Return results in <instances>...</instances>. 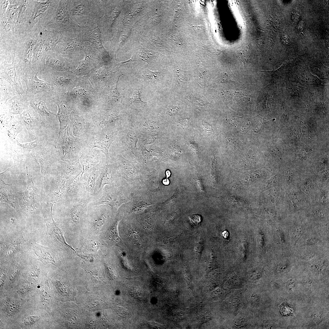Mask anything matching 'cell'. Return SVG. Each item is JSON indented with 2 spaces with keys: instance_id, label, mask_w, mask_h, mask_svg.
<instances>
[{
  "instance_id": "7402d4cb",
  "label": "cell",
  "mask_w": 329,
  "mask_h": 329,
  "mask_svg": "<svg viewBox=\"0 0 329 329\" xmlns=\"http://www.w3.org/2000/svg\"><path fill=\"white\" fill-rule=\"evenodd\" d=\"M111 179V176L108 172L107 167L105 172L100 175L98 179V190L102 191L105 185L110 183Z\"/></svg>"
},
{
  "instance_id": "7c38bea8",
  "label": "cell",
  "mask_w": 329,
  "mask_h": 329,
  "mask_svg": "<svg viewBox=\"0 0 329 329\" xmlns=\"http://www.w3.org/2000/svg\"><path fill=\"white\" fill-rule=\"evenodd\" d=\"M29 105V101L25 94L22 96L18 94L5 104H0V110L14 115H20Z\"/></svg>"
},
{
  "instance_id": "6da1fadb",
  "label": "cell",
  "mask_w": 329,
  "mask_h": 329,
  "mask_svg": "<svg viewBox=\"0 0 329 329\" xmlns=\"http://www.w3.org/2000/svg\"><path fill=\"white\" fill-rule=\"evenodd\" d=\"M68 10L72 19L80 27L99 17L98 0H69Z\"/></svg>"
},
{
  "instance_id": "7bdbcfd3",
  "label": "cell",
  "mask_w": 329,
  "mask_h": 329,
  "mask_svg": "<svg viewBox=\"0 0 329 329\" xmlns=\"http://www.w3.org/2000/svg\"><path fill=\"white\" fill-rule=\"evenodd\" d=\"M318 241V239L316 238H312L308 239L306 242V244L308 245H312L317 243Z\"/></svg>"
},
{
  "instance_id": "30bf717a",
  "label": "cell",
  "mask_w": 329,
  "mask_h": 329,
  "mask_svg": "<svg viewBox=\"0 0 329 329\" xmlns=\"http://www.w3.org/2000/svg\"><path fill=\"white\" fill-rule=\"evenodd\" d=\"M38 94L29 101L30 104L41 116L43 126L48 128L55 120L57 116L47 107L46 103L50 100L47 93L41 92Z\"/></svg>"
},
{
  "instance_id": "ffe728a7",
  "label": "cell",
  "mask_w": 329,
  "mask_h": 329,
  "mask_svg": "<svg viewBox=\"0 0 329 329\" xmlns=\"http://www.w3.org/2000/svg\"><path fill=\"white\" fill-rule=\"evenodd\" d=\"M40 137H38L35 140L26 143H21L16 140V143L18 148L21 149V151L29 153L33 149L37 147L39 144Z\"/></svg>"
},
{
  "instance_id": "f35d334b",
  "label": "cell",
  "mask_w": 329,
  "mask_h": 329,
  "mask_svg": "<svg viewBox=\"0 0 329 329\" xmlns=\"http://www.w3.org/2000/svg\"><path fill=\"white\" fill-rule=\"evenodd\" d=\"M105 221V219L103 215L99 216L97 219L95 223V227L96 228H99L104 224Z\"/></svg>"
},
{
  "instance_id": "ac0fdd59",
  "label": "cell",
  "mask_w": 329,
  "mask_h": 329,
  "mask_svg": "<svg viewBox=\"0 0 329 329\" xmlns=\"http://www.w3.org/2000/svg\"><path fill=\"white\" fill-rule=\"evenodd\" d=\"M114 140V139L106 136L97 140L94 142L93 146V148L97 147L104 154L106 158L107 165L108 160L109 158L108 150Z\"/></svg>"
},
{
  "instance_id": "680465c9",
  "label": "cell",
  "mask_w": 329,
  "mask_h": 329,
  "mask_svg": "<svg viewBox=\"0 0 329 329\" xmlns=\"http://www.w3.org/2000/svg\"><path fill=\"white\" fill-rule=\"evenodd\" d=\"M166 175L167 178H168L171 175V172L169 170H167L166 172Z\"/></svg>"
},
{
  "instance_id": "c3c4849f",
  "label": "cell",
  "mask_w": 329,
  "mask_h": 329,
  "mask_svg": "<svg viewBox=\"0 0 329 329\" xmlns=\"http://www.w3.org/2000/svg\"><path fill=\"white\" fill-rule=\"evenodd\" d=\"M282 42L285 44H287L289 42L288 37L285 35L283 36L282 37Z\"/></svg>"
},
{
  "instance_id": "4fadbf2b",
  "label": "cell",
  "mask_w": 329,
  "mask_h": 329,
  "mask_svg": "<svg viewBox=\"0 0 329 329\" xmlns=\"http://www.w3.org/2000/svg\"><path fill=\"white\" fill-rule=\"evenodd\" d=\"M52 101L57 105L58 108L57 116L60 124L58 139L61 136L62 133L67 128L69 123L68 114L70 110V107L59 98L55 99Z\"/></svg>"
},
{
  "instance_id": "e575fe53",
  "label": "cell",
  "mask_w": 329,
  "mask_h": 329,
  "mask_svg": "<svg viewBox=\"0 0 329 329\" xmlns=\"http://www.w3.org/2000/svg\"><path fill=\"white\" fill-rule=\"evenodd\" d=\"M39 318L38 317L35 316L27 317L25 318L24 323L26 325L33 324L37 321Z\"/></svg>"
},
{
  "instance_id": "5b68a950",
  "label": "cell",
  "mask_w": 329,
  "mask_h": 329,
  "mask_svg": "<svg viewBox=\"0 0 329 329\" xmlns=\"http://www.w3.org/2000/svg\"><path fill=\"white\" fill-rule=\"evenodd\" d=\"M12 63L9 64L2 60L0 65V78L8 82L18 94L23 96L25 93L21 82V77L16 69L17 58L14 53L12 54Z\"/></svg>"
},
{
  "instance_id": "d6a6232c",
  "label": "cell",
  "mask_w": 329,
  "mask_h": 329,
  "mask_svg": "<svg viewBox=\"0 0 329 329\" xmlns=\"http://www.w3.org/2000/svg\"><path fill=\"white\" fill-rule=\"evenodd\" d=\"M302 233V229L300 228H297L293 230L292 233V240L295 245L301 236Z\"/></svg>"
},
{
  "instance_id": "bcb514c9",
  "label": "cell",
  "mask_w": 329,
  "mask_h": 329,
  "mask_svg": "<svg viewBox=\"0 0 329 329\" xmlns=\"http://www.w3.org/2000/svg\"><path fill=\"white\" fill-rule=\"evenodd\" d=\"M178 76L179 77V79L180 80L182 81H185L187 79V74L186 73L183 71H182L179 73L178 74Z\"/></svg>"
},
{
  "instance_id": "9a60e30c",
  "label": "cell",
  "mask_w": 329,
  "mask_h": 329,
  "mask_svg": "<svg viewBox=\"0 0 329 329\" xmlns=\"http://www.w3.org/2000/svg\"><path fill=\"white\" fill-rule=\"evenodd\" d=\"M0 104H5L18 94L7 81L0 78Z\"/></svg>"
},
{
  "instance_id": "816d5d0a",
  "label": "cell",
  "mask_w": 329,
  "mask_h": 329,
  "mask_svg": "<svg viewBox=\"0 0 329 329\" xmlns=\"http://www.w3.org/2000/svg\"><path fill=\"white\" fill-rule=\"evenodd\" d=\"M80 256V257H81L83 259H84L85 260H88V261H90V262H92V260H93V258L92 257H90V256L89 257V256Z\"/></svg>"
},
{
  "instance_id": "5bb4252c",
  "label": "cell",
  "mask_w": 329,
  "mask_h": 329,
  "mask_svg": "<svg viewBox=\"0 0 329 329\" xmlns=\"http://www.w3.org/2000/svg\"><path fill=\"white\" fill-rule=\"evenodd\" d=\"M125 202L126 201L120 195L115 193H109L104 194L101 198L94 203V205H108L116 210Z\"/></svg>"
},
{
  "instance_id": "8992f818",
  "label": "cell",
  "mask_w": 329,
  "mask_h": 329,
  "mask_svg": "<svg viewBox=\"0 0 329 329\" xmlns=\"http://www.w3.org/2000/svg\"><path fill=\"white\" fill-rule=\"evenodd\" d=\"M83 52L84 59L79 63L76 73L79 74H85L101 67L102 64L100 53L98 50L91 44L85 45Z\"/></svg>"
},
{
  "instance_id": "db71d44e",
  "label": "cell",
  "mask_w": 329,
  "mask_h": 329,
  "mask_svg": "<svg viewBox=\"0 0 329 329\" xmlns=\"http://www.w3.org/2000/svg\"><path fill=\"white\" fill-rule=\"evenodd\" d=\"M163 183L164 185H167L169 184V181L167 178H166L163 180Z\"/></svg>"
},
{
  "instance_id": "d4e9b609",
  "label": "cell",
  "mask_w": 329,
  "mask_h": 329,
  "mask_svg": "<svg viewBox=\"0 0 329 329\" xmlns=\"http://www.w3.org/2000/svg\"><path fill=\"white\" fill-rule=\"evenodd\" d=\"M119 222V219L116 220L109 228L108 233L110 239L112 241L117 242L119 241L120 239L117 228Z\"/></svg>"
},
{
  "instance_id": "44dd1931",
  "label": "cell",
  "mask_w": 329,
  "mask_h": 329,
  "mask_svg": "<svg viewBox=\"0 0 329 329\" xmlns=\"http://www.w3.org/2000/svg\"><path fill=\"white\" fill-rule=\"evenodd\" d=\"M146 50H141L133 55L132 61H144L148 63L151 58L153 57Z\"/></svg>"
},
{
  "instance_id": "4316f807",
  "label": "cell",
  "mask_w": 329,
  "mask_h": 329,
  "mask_svg": "<svg viewBox=\"0 0 329 329\" xmlns=\"http://www.w3.org/2000/svg\"><path fill=\"white\" fill-rule=\"evenodd\" d=\"M118 80H119L117 82L116 84L113 86L109 90L108 93V99L111 101L117 102L121 100V97L117 89V85Z\"/></svg>"
},
{
  "instance_id": "836d02e7",
  "label": "cell",
  "mask_w": 329,
  "mask_h": 329,
  "mask_svg": "<svg viewBox=\"0 0 329 329\" xmlns=\"http://www.w3.org/2000/svg\"><path fill=\"white\" fill-rule=\"evenodd\" d=\"M192 224L194 225H197L200 223L201 221V216L198 214H193L188 217Z\"/></svg>"
},
{
  "instance_id": "f6af8a7d",
  "label": "cell",
  "mask_w": 329,
  "mask_h": 329,
  "mask_svg": "<svg viewBox=\"0 0 329 329\" xmlns=\"http://www.w3.org/2000/svg\"><path fill=\"white\" fill-rule=\"evenodd\" d=\"M39 271L38 269L36 267H34L32 268L30 272V275L31 276H37L38 275Z\"/></svg>"
},
{
  "instance_id": "f546056e",
  "label": "cell",
  "mask_w": 329,
  "mask_h": 329,
  "mask_svg": "<svg viewBox=\"0 0 329 329\" xmlns=\"http://www.w3.org/2000/svg\"><path fill=\"white\" fill-rule=\"evenodd\" d=\"M250 50L249 47L246 46L242 49V51H240L238 54V56L246 66H247L248 65V60L249 57Z\"/></svg>"
},
{
  "instance_id": "f5cc1de1",
  "label": "cell",
  "mask_w": 329,
  "mask_h": 329,
  "mask_svg": "<svg viewBox=\"0 0 329 329\" xmlns=\"http://www.w3.org/2000/svg\"><path fill=\"white\" fill-rule=\"evenodd\" d=\"M303 22L302 21L299 23L298 26V29L299 30L301 31L303 29Z\"/></svg>"
},
{
  "instance_id": "e0dca14e",
  "label": "cell",
  "mask_w": 329,
  "mask_h": 329,
  "mask_svg": "<svg viewBox=\"0 0 329 329\" xmlns=\"http://www.w3.org/2000/svg\"><path fill=\"white\" fill-rule=\"evenodd\" d=\"M35 253L41 260L46 261L47 262L55 263L53 258V253L52 250L48 247L41 246L38 244H35L34 246Z\"/></svg>"
},
{
  "instance_id": "8d00e7d4",
  "label": "cell",
  "mask_w": 329,
  "mask_h": 329,
  "mask_svg": "<svg viewBox=\"0 0 329 329\" xmlns=\"http://www.w3.org/2000/svg\"><path fill=\"white\" fill-rule=\"evenodd\" d=\"M179 194V190L178 188H177L174 191L173 195L171 198L164 203L168 204L175 203L178 199Z\"/></svg>"
},
{
  "instance_id": "cb8c5ba5",
  "label": "cell",
  "mask_w": 329,
  "mask_h": 329,
  "mask_svg": "<svg viewBox=\"0 0 329 329\" xmlns=\"http://www.w3.org/2000/svg\"><path fill=\"white\" fill-rule=\"evenodd\" d=\"M83 208L82 205L78 204L75 205L72 209L71 216L74 222L76 223L80 222L82 216Z\"/></svg>"
},
{
  "instance_id": "3957f363",
  "label": "cell",
  "mask_w": 329,
  "mask_h": 329,
  "mask_svg": "<svg viewBox=\"0 0 329 329\" xmlns=\"http://www.w3.org/2000/svg\"><path fill=\"white\" fill-rule=\"evenodd\" d=\"M39 76L49 83L52 91L60 93L69 92L74 85V78L71 71L58 72L45 68Z\"/></svg>"
},
{
  "instance_id": "681fc988",
  "label": "cell",
  "mask_w": 329,
  "mask_h": 329,
  "mask_svg": "<svg viewBox=\"0 0 329 329\" xmlns=\"http://www.w3.org/2000/svg\"><path fill=\"white\" fill-rule=\"evenodd\" d=\"M202 124L203 126L204 130L207 132V131H209V128H210V125L208 123L206 122H203Z\"/></svg>"
},
{
  "instance_id": "83f0119b",
  "label": "cell",
  "mask_w": 329,
  "mask_h": 329,
  "mask_svg": "<svg viewBox=\"0 0 329 329\" xmlns=\"http://www.w3.org/2000/svg\"><path fill=\"white\" fill-rule=\"evenodd\" d=\"M127 228L129 238L135 244L140 247L142 245V242L138 232L133 230L131 226H127Z\"/></svg>"
},
{
  "instance_id": "8fae6325",
  "label": "cell",
  "mask_w": 329,
  "mask_h": 329,
  "mask_svg": "<svg viewBox=\"0 0 329 329\" xmlns=\"http://www.w3.org/2000/svg\"><path fill=\"white\" fill-rule=\"evenodd\" d=\"M74 66L73 61L56 53H51L46 56L45 68L58 72L71 71Z\"/></svg>"
},
{
  "instance_id": "4dcf8cb0",
  "label": "cell",
  "mask_w": 329,
  "mask_h": 329,
  "mask_svg": "<svg viewBox=\"0 0 329 329\" xmlns=\"http://www.w3.org/2000/svg\"><path fill=\"white\" fill-rule=\"evenodd\" d=\"M131 295L137 299H141L143 295V292L142 289L138 286L133 287L130 291Z\"/></svg>"
},
{
  "instance_id": "d590c367",
  "label": "cell",
  "mask_w": 329,
  "mask_h": 329,
  "mask_svg": "<svg viewBox=\"0 0 329 329\" xmlns=\"http://www.w3.org/2000/svg\"><path fill=\"white\" fill-rule=\"evenodd\" d=\"M277 241L279 243H284L285 240L283 233L279 229L276 232Z\"/></svg>"
},
{
  "instance_id": "ba28073f",
  "label": "cell",
  "mask_w": 329,
  "mask_h": 329,
  "mask_svg": "<svg viewBox=\"0 0 329 329\" xmlns=\"http://www.w3.org/2000/svg\"><path fill=\"white\" fill-rule=\"evenodd\" d=\"M36 109L30 104L20 115L23 126L30 135L37 137L41 135L43 127L42 118Z\"/></svg>"
},
{
  "instance_id": "277c9868",
  "label": "cell",
  "mask_w": 329,
  "mask_h": 329,
  "mask_svg": "<svg viewBox=\"0 0 329 329\" xmlns=\"http://www.w3.org/2000/svg\"><path fill=\"white\" fill-rule=\"evenodd\" d=\"M83 42H88L99 51L104 49L101 34L99 25V19H95L80 27L77 36Z\"/></svg>"
},
{
  "instance_id": "7a4b0ae2",
  "label": "cell",
  "mask_w": 329,
  "mask_h": 329,
  "mask_svg": "<svg viewBox=\"0 0 329 329\" xmlns=\"http://www.w3.org/2000/svg\"><path fill=\"white\" fill-rule=\"evenodd\" d=\"M69 0H61L51 22L56 30L67 33L68 37H77L80 27L72 19L68 10Z\"/></svg>"
},
{
  "instance_id": "7dc6e473",
  "label": "cell",
  "mask_w": 329,
  "mask_h": 329,
  "mask_svg": "<svg viewBox=\"0 0 329 329\" xmlns=\"http://www.w3.org/2000/svg\"><path fill=\"white\" fill-rule=\"evenodd\" d=\"M295 285L294 281L292 280H289L286 283V286L291 289L294 288Z\"/></svg>"
},
{
  "instance_id": "74e56055",
  "label": "cell",
  "mask_w": 329,
  "mask_h": 329,
  "mask_svg": "<svg viewBox=\"0 0 329 329\" xmlns=\"http://www.w3.org/2000/svg\"><path fill=\"white\" fill-rule=\"evenodd\" d=\"M179 110V108L177 106H173L170 107L167 111L168 114L172 117L175 116Z\"/></svg>"
},
{
  "instance_id": "6f0895ef",
  "label": "cell",
  "mask_w": 329,
  "mask_h": 329,
  "mask_svg": "<svg viewBox=\"0 0 329 329\" xmlns=\"http://www.w3.org/2000/svg\"><path fill=\"white\" fill-rule=\"evenodd\" d=\"M222 234L223 235V236L225 238L227 237L228 236V233L226 231H224V232H223L222 233Z\"/></svg>"
},
{
  "instance_id": "ee69618b",
  "label": "cell",
  "mask_w": 329,
  "mask_h": 329,
  "mask_svg": "<svg viewBox=\"0 0 329 329\" xmlns=\"http://www.w3.org/2000/svg\"><path fill=\"white\" fill-rule=\"evenodd\" d=\"M190 120V119L188 117H187L184 118L180 120V123L183 126H188V125L189 124V122Z\"/></svg>"
},
{
  "instance_id": "1f68e13d",
  "label": "cell",
  "mask_w": 329,
  "mask_h": 329,
  "mask_svg": "<svg viewBox=\"0 0 329 329\" xmlns=\"http://www.w3.org/2000/svg\"><path fill=\"white\" fill-rule=\"evenodd\" d=\"M130 100L133 103H140L143 104L147 103L142 101L141 97V94L139 90L134 92Z\"/></svg>"
},
{
  "instance_id": "9f6ffc18",
  "label": "cell",
  "mask_w": 329,
  "mask_h": 329,
  "mask_svg": "<svg viewBox=\"0 0 329 329\" xmlns=\"http://www.w3.org/2000/svg\"><path fill=\"white\" fill-rule=\"evenodd\" d=\"M299 17V15L298 14H293V19H294V20H295V21H296V20L298 19Z\"/></svg>"
},
{
  "instance_id": "52a82bcc",
  "label": "cell",
  "mask_w": 329,
  "mask_h": 329,
  "mask_svg": "<svg viewBox=\"0 0 329 329\" xmlns=\"http://www.w3.org/2000/svg\"><path fill=\"white\" fill-rule=\"evenodd\" d=\"M38 73L33 70L21 77L25 83L27 88L25 96L29 101L37 94L52 91L50 84L39 79L37 76Z\"/></svg>"
},
{
  "instance_id": "f1b7e54d",
  "label": "cell",
  "mask_w": 329,
  "mask_h": 329,
  "mask_svg": "<svg viewBox=\"0 0 329 329\" xmlns=\"http://www.w3.org/2000/svg\"><path fill=\"white\" fill-rule=\"evenodd\" d=\"M142 76L146 80L153 82L158 80L160 74L159 72L147 70L144 72Z\"/></svg>"
},
{
  "instance_id": "b9f144b4",
  "label": "cell",
  "mask_w": 329,
  "mask_h": 329,
  "mask_svg": "<svg viewBox=\"0 0 329 329\" xmlns=\"http://www.w3.org/2000/svg\"><path fill=\"white\" fill-rule=\"evenodd\" d=\"M287 266L286 264H281L277 266L276 271L278 273L282 272L287 268Z\"/></svg>"
},
{
  "instance_id": "ab89813d",
  "label": "cell",
  "mask_w": 329,
  "mask_h": 329,
  "mask_svg": "<svg viewBox=\"0 0 329 329\" xmlns=\"http://www.w3.org/2000/svg\"><path fill=\"white\" fill-rule=\"evenodd\" d=\"M150 205L145 202H142L137 204L134 208L133 210L135 211L141 210Z\"/></svg>"
},
{
  "instance_id": "2e32d148",
  "label": "cell",
  "mask_w": 329,
  "mask_h": 329,
  "mask_svg": "<svg viewBox=\"0 0 329 329\" xmlns=\"http://www.w3.org/2000/svg\"><path fill=\"white\" fill-rule=\"evenodd\" d=\"M7 126H9L7 130L9 137L12 140H16V135L21 131L23 128V126L20 117L18 115H14Z\"/></svg>"
},
{
  "instance_id": "603a6c76",
  "label": "cell",
  "mask_w": 329,
  "mask_h": 329,
  "mask_svg": "<svg viewBox=\"0 0 329 329\" xmlns=\"http://www.w3.org/2000/svg\"><path fill=\"white\" fill-rule=\"evenodd\" d=\"M19 245L18 240H13L6 244L5 249L6 256H10L15 254L18 250Z\"/></svg>"
},
{
  "instance_id": "d6986e66",
  "label": "cell",
  "mask_w": 329,
  "mask_h": 329,
  "mask_svg": "<svg viewBox=\"0 0 329 329\" xmlns=\"http://www.w3.org/2000/svg\"><path fill=\"white\" fill-rule=\"evenodd\" d=\"M36 2L35 8L31 18L32 20H33L36 18L43 15L48 8L51 2L48 1L45 2Z\"/></svg>"
},
{
  "instance_id": "11a10c76",
  "label": "cell",
  "mask_w": 329,
  "mask_h": 329,
  "mask_svg": "<svg viewBox=\"0 0 329 329\" xmlns=\"http://www.w3.org/2000/svg\"><path fill=\"white\" fill-rule=\"evenodd\" d=\"M1 277V282H0V284H1V285H3V282L4 281V278H5L4 274H3V275H2Z\"/></svg>"
},
{
  "instance_id": "60d3db41",
  "label": "cell",
  "mask_w": 329,
  "mask_h": 329,
  "mask_svg": "<svg viewBox=\"0 0 329 329\" xmlns=\"http://www.w3.org/2000/svg\"><path fill=\"white\" fill-rule=\"evenodd\" d=\"M220 80V81L222 82H235V81L233 79L232 77H231L230 75H228V74L226 73H225L221 77Z\"/></svg>"
},
{
  "instance_id": "484cf974",
  "label": "cell",
  "mask_w": 329,
  "mask_h": 329,
  "mask_svg": "<svg viewBox=\"0 0 329 329\" xmlns=\"http://www.w3.org/2000/svg\"><path fill=\"white\" fill-rule=\"evenodd\" d=\"M192 171L194 173L195 183L198 189L203 195L205 196V192L201 175L194 168L192 169Z\"/></svg>"
},
{
  "instance_id": "f907efd6",
  "label": "cell",
  "mask_w": 329,
  "mask_h": 329,
  "mask_svg": "<svg viewBox=\"0 0 329 329\" xmlns=\"http://www.w3.org/2000/svg\"><path fill=\"white\" fill-rule=\"evenodd\" d=\"M18 272V271L17 270H15L14 272L12 274L10 277V280L11 281H12L15 278Z\"/></svg>"
},
{
  "instance_id": "9c48e42d",
  "label": "cell",
  "mask_w": 329,
  "mask_h": 329,
  "mask_svg": "<svg viewBox=\"0 0 329 329\" xmlns=\"http://www.w3.org/2000/svg\"><path fill=\"white\" fill-rule=\"evenodd\" d=\"M56 50V53L73 62V60L83 51L85 44L77 37L63 38Z\"/></svg>"
}]
</instances>
